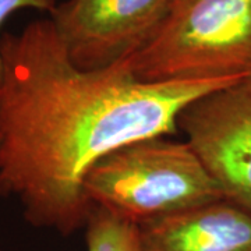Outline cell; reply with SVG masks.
Returning a JSON list of instances; mask_svg holds the SVG:
<instances>
[{"label":"cell","instance_id":"6da1fadb","mask_svg":"<svg viewBox=\"0 0 251 251\" xmlns=\"http://www.w3.org/2000/svg\"><path fill=\"white\" fill-rule=\"evenodd\" d=\"M0 54V196L17 198L32 226L63 236L87 224L84 180L100 158L176 134L186 106L244 80L143 82L126 59L81 70L50 18L1 34Z\"/></svg>","mask_w":251,"mask_h":251},{"label":"cell","instance_id":"7a4b0ae2","mask_svg":"<svg viewBox=\"0 0 251 251\" xmlns=\"http://www.w3.org/2000/svg\"><path fill=\"white\" fill-rule=\"evenodd\" d=\"M84 193L135 225L222 200L224 193L188 143L153 137L126 144L87 173Z\"/></svg>","mask_w":251,"mask_h":251},{"label":"cell","instance_id":"3957f363","mask_svg":"<svg viewBox=\"0 0 251 251\" xmlns=\"http://www.w3.org/2000/svg\"><path fill=\"white\" fill-rule=\"evenodd\" d=\"M126 62L151 84L246 78L251 0H175L155 35Z\"/></svg>","mask_w":251,"mask_h":251},{"label":"cell","instance_id":"277c9868","mask_svg":"<svg viewBox=\"0 0 251 251\" xmlns=\"http://www.w3.org/2000/svg\"><path fill=\"white\" fill-rule=\"evenodd\" d=\"M173 0H67L49 14L81 70H102L137 53L158 31Z\"/></svg>","mask_w":251,"mask_h":251},{"label":"cell","instance_id":"5b68a950","mask_svg":"<svg viewBox=\"0 0 251 251\" xmlns=\"http://www.w3.org/2000/svg\"><path fill=\"white\" fill-rule=\"evenodd\" d=\"M177 127L221 187L224 197L251 214V88L244 82L198 98Z\"/></svg>","mask_w":251,"mask_h":251},{"label":"cell","instance_id":"8992f818","mask_svg":"<svg viewBox=\"0 0 251 251\" xmlns=\"http://www.w3.org/2000/svg\"><path fill=\"white\" fill-rule=\"evenodd\" d=\"M141 251H251V214L222 198L138 226Z\"/></svg>","mask_w":251,"mask_h":251},{"label":"cell","instance_id":"52a82bcc","mask_svg":"<svg viewBox=\"0 0 251 251\" xmlns=\"http://www.w3.org/2000/svg\"><path fill=\"white\" fill-rule=\"evenodd\" d=\"M87 251H141L138 225L92 205L87 219Z\"/></svg>","mask_w":251,"mask_h":251},{"label":"cell","instance_id":"ba28073f","mask_svg":"<svg viewBox=\"0 0 251 251\" xmlns=\"http://www.w3.org/2000/svg\"><path fill=\"white\" fill-rule=\"evenodd\" d=\"M56 4H57L56 0H0V28L3 23L18 10L34 9L50 13L56 7ZM1 75H3V62L0 54V82H1Z\"/></svg>","mask_w":251,"mask_h":251},{"label":"cell","instance_id":"9c48e42d","mask_svg":"<svg viewBox=\"0 0 251 251\" xmlns=\"http://www.w3.org/2000/svg\"><path fill=\"white\" fill-rule=\"evenodd\" d=\"M243 82H244V84H246L247 87H250V88H251V70L249 72V74L246 75V78L243 80Z\"/></svg>","mask_w":251,"mask_h":251},{"label":"cell","instance_id":"30bf717a","mask_svg":"<svg viewBox=\"0 0 251 251\" xmlns=\"http://www.w3.org/2000/svg\"><path fill=\"white\" fill-rule=\"evenodd\" d=\"M173 1H175V0H173Z\"/></svg>","mask_w":251,"mask_h":251}]
</instances>
